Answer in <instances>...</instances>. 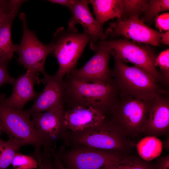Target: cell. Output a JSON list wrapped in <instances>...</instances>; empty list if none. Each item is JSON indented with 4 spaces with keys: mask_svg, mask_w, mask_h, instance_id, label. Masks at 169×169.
<instances>
[{
    "mask_svg": "<svg viewBox=\"0 0 169 169\" xmlns=\"http://www.w3.org/2000/svg\"><path fill=\"white\" fill-rule=\"evenodd\" d=\"M114 59L113 76L120 94L149 100L166 93L159 81L144 70L136 66H128L120 60Z\"/></svg>",
    "mask_w": 169,
    "mask_h": 169,
    "instance_id": "2",
    "label": "cell"
},
{
    "mask_svg": "<svg viewBox=\"0 0 169 169\" xmlns=\"http://www.w3.org/2000/svg\"><path fill=\"white\" fill-rule=\"evenodd\" d=\"M93 7L95 19L102 25L105 22L117 18L121 20L123 9L122 0H88Z\"/></svg>",
    "mask_w": 169,
    "mask_h": 169,
    "instance_id": "18",
    "label": "cell"
},
{
    "mask_svg": "<svg viewBox=\"0 0 169 169\" xmlns=\"http://www.w3.org/2000/svg\"><path fill=\"white\" fill-rule=\"evenodd\" d=\"M88 0H74L70 8L72 16L68 24V27H75L77 23L81 24L84 33L90 38L91 48L99 41L106 40L107 37L103 32L102 25L92 16L88 8Z\"/></svg>",
    "mask_w": 169,
    "mask_h": 169,
    "instance_id": "13",
    "label": "cell"
},
{
    "mask_svg": "<svg viewBox=\"0 0 169 169\" xmlns=\"http://www.w3.org/2000/svg\"><path fill=\"white\" fill-rule=\"evenodd\" d=\"M23 35L20 44H14L15 52L18 54V62L27 70L47 74L44 65L48 55L54 50L52 42L48 44L40 41L34 33L28 27L26 17L24 13L20 14Z\"/></svg>",
    "mask_w": 169,
    "mask_h": 169,
    "instance_id": "5",
    "label": "cell"
},
{
    "mask_svg": "<svg viewBox=\"0 0 169 169\" xmlns=\"http://www.w3.org/2000/svg\"><path fill=\"white\" fill-rule=\"evenodd\" d=\"M160 42H161L163 44L169 45V30L167 31L165 33H163Z\"/></svg>",
    "mask_w": 169,
    "mask_h": 169,
    "instance_id": "34",
    "label": "cell"
},
{
    "mask_svg": "<svg viewBox=\"0 0 169 169\" xmlns=\"http://www.w3.org/2000/svg\"><path fill=\"white\" fill-rule=\"evenodd\" d=\"M98 42L108 47L114 57L133 63L161 82L160 74L155 65L156 55L152 49L125 39L105 40Z\"/></svg>",
    "mask_w": 169,
    "mask_h": 169,
    "instance_id": "6",
    "label": "cell"
},
{
    "mask_svg": "<svg viewBox=\"0 0 169 169\" xmlns=\"http://www.w3.org/2000/svg\"><path fill=\"white\" fill-rule=\"evenodd\" d=\"M4 94H0V125L2 132L9 139L23 146L33 145L35 149L48 147L49 143L41 135L32 124L31 115L26 110L15 109L4 101Z\"/></svg>",
    "mask_w": 169,
    "mask_h": 169,
    "instance_id": "3",
    "label": "cell"
},
{
    "mask_svg": "<svg viewBox=\"0 0 169 169\" xmlns=\"http://www.w3.org/2000/svg\"><path fill=\"white\" fill-rule=\"evenodd\" d=\"M150 100L119 93L111 110L120 123L129 129L138 131L144 128Z\"/></svg>",
    "mask_w": 169,
    "mask_h": 169,
    "instance_id": "9",
    "label": "cell"
},
{
    "mask_svg": "<svg viewBox=\"0 0 169 169\" xmlns=\"http://www.w3.org/2000/svg\"><path fill=\"white\" fill-rule=\"evenodd\" d=\"M51 154L54 158L55 169H66L61 162L58 155L54 151L52 152Z\"/></svg>",
    "mask_w": 169,
    "mask_h": 169,
    "instance_id": "31",
    "label": "cell"
},
{
    "mask_svg": "<svg viewBox=\"0 0 169 169\" xmlns=\"http://www.w3.org/2000/svg\"><path fill=\"white\" fill-rule=\"evenodd\" d=\"M12 164L15 168L20 167L23 169H35L38 166L37 160L34 157L18 152L16 154Z\"/></svg>",
    "mask_w": 169,
    "mask_h": 169,
    "instance_id": "27",
    "label": "cell"
},
{
    "mask_svg": "<svg viewBox=\"0 0 169 169\" xmlns=\"http://www.w3.org/2000/svg\"><path fill=\"white\" fill-rule=\"evenodd\" d=\"M68 76L64 81V103L67 102L70 107H90L104 113L112 109L118 99L119 92L114 79L107 83H87Z\"/></svg>",
    "mask_w": 169,
    "mask_h": 169,
    "instance_id": "1",
    "label": "cell"
},
{
    "mask_svg": "<svg viewBox=\"0 0 169 169\" xmlns=\"http://www.w3.org/2000/svg\"><path fill=\"white\" fill-rule=\"evenodd\" d=\"M97 51L82 67L74 69L67 75L77 80L87 83L112 82L113 72L108 66L111 54L110 50L105 45L97 42L91 48Z\"/></svg>",
    "mask_w": 169,
    "mask_h": 169,
    "instance_id": "7",
    "label": "cell"
},
{
    "mask_svg": "<svg viewBox=\"0 0 169 169\" xmlns=\"http://www.w3.org/2000/svg\"><path fill=\"white\" fill-rule=\"evenodd\" d=\"M24 0H0V26L11 18H14Z\"/></svg>",
    "mask_w": 169,
    "mask_h": 169,
    "instance_id": "22",
    "label": "cell"
},
{
    "mask_svg": "<svg viewBox=\"0 0 169 169\" xmlns=\"http://www.w3.org/2000/svg\"><path fill=\"white\" fill-rule=\"evenodd\" d=\"M51 154L47 151L43 152L41 158L38 160L40 169H55L50 161Z\"/></svg>",
    "mask_w": 169,
    "mask_h": 169,
    "instance_id": "30",
    "label": "cell"
},
{
    "mask_svg": "<svg viewBox=\"0 0 169 169\" xmlns=\"http://www.w3.org/2000/svg\"><path fill=\"white\" fill-rule=\"evenodd\" d=\"M165 94H160L150 100L144 128L160 131L168 127L169 100Z\"/></svg>",
    "mask_w": 169,
    "mask_h": 169,
    "instance_id": "17",
    "label": "cell"
},
{
    "mask_svg": "<svg viewBox=\"0 0 169 169\" xmlns=\"http://www.w3.org/2000/svg\"><path fill=\"white\" fill-rule=\"evenodd\" d=\"M158 169H169V158L168 156L164 157L161 161Z\"/></svg>",
    "mask_w": 169,
    "mask_h": 169,
    "instance_id": "33",
    "label": "cell"
},
{
    "mask_svg": "<svg viewBox=\"0 0 169 169\" xmlns=\"http://www.w3.org/2000/svg\"><path fill=\"white\" fill-rule=\"evenodd\" d=\"M145 0H122L124 14L129 17L143 13L148 2Z\"/></svg>",
    "mask_w": 169,
    "mask_h": 169,
    "instance_id": "26",
    "label": "cell"
},
{
    "mask_svg": "<svg viewBox=\"0 0 169 169\" xmlns=\"http://www.w3.org/2000/svg\"><path fill=\"white\" fill-rule=\"evenodd\" d=\"M41 81L46 84L44 88L39 93L33 105L26 110L31 116L64 105L65 86L63 79L55 74L50 75L47 74Z\"/></svg>",
    "mask_w": 169,
    "mask_h": 169,
    "instance_id": "12",
    "label": "cell"
},
{
    "mask_svg": "<svg viewBox=\"0 0 169 169\" xmlns=\"http://www.w3.org/2000/svg\"><path fill=\"white\" fill-rule=\"evenodd\" d=\"M64 105H62L31 115V121L34 126L49 143L59 135L64 127Z\"/></svg>",
    "mask_w": 169,
    "mask_h": 169,
    "instance_id": "16",
    "label": "cell"
},
{
    "mask_svg": "<svg viewBox=\"0 0 169 169\" xmlns=\"http://www.w3.org/2000/svg\"><path fill=\"white\" fill-rule=\"evenodd\" d=\"M104 169H151L145 164L133 158L120 159Z\"/></svg>",
    "mask_w": 169,
    "mask_h": 169,
    "instance_id": "24",
    "label": "cell"
},
{
    "mask_svg": "<svg viewBox=\"0 0 169 169\" xmlns=\"http://www.w3.org/2000/svg\"><path fill=\"white\" fill-rule=\"evenodd\" d=\"M136 148L140 156L146 161H151L159 156L162 151L161 140L154 136H148L141 140Z\"/></svg>",
    "mask_w": 169,
    "mask_h": 169,
    "instance_id": "19",
    "label": "cell"
},
{
    "mask_svg": "<svg viewBox=\"0 0 169 169\" xmlns=\"http://www.w3.org/2000/svg\"><path fill=\"white\" fill-rule=\"evenodd\" d=\"M38 72L27 70L26 73L15 79L11 95L4 98L5 102L15 109L22 110L26 104L36 99L39 93L34 91L33 86L40 83Z\"/></svg>",
    "mask_w": 169,
    "mask_h": 169,
    "instance_id": "15",
    "label": "cell"
},
{
    "mask_svg": "<svg viewBox=\"0 0 169 169\" xmlns=\"http://www.w3.org/2000/svg\"><path fill=\"white\" fill-rule=\"evenodd\" d=\"M156 27L161 33L162 31L169 30V13H166L157 15L155 18Z\"/></svg>",
    "mask_w": 169,
    "mask_h": 169,
    "instance_id": "29",
    "label": "cell"
},
{
    "mask_svg": "<svg viewBox=\"0 0 169 169\" xmlns=\"http://www.w3.org/2000/svg\"><path fill=\"white\" fill-rule=\"evenodd\" d=\"M88 146L70 151L65 157L69 169H104L120 159L110 152Z\"/></svg>",
    "mask_w": 169,
    "mask_h": 169,
    "instance_id": "10",
    "label": "cell"
},
{
    "mask_svg": "<svg viewBox=\"0 0 169 169\" xmlns=\"http://www.w3.org/2000/svg\"><path fill=\"white\" fill-rule=\"evenodd\" d=\"M105 120L98 125L81 131L77 138V142L103 150H115L121 147L122 142L118 132L112 124Z\"/></svg>",
    "mask_w": 169,
    "mask_h": 169,
    "instance_id": "11",
    "label": "cell"
},
{
    "mask_svg": "<svg viewBox=\"0 0 169 169\" xmlns=\"http://www.w3.org/2000/svg\"><path fill=\"white\" fill-rule=\"evenodd\" d=\"M104 114L91 107L83 106L71 107L64 111V127L74 131H82L102 123Z\"/></svg>",
    "mask_w": 169,
    "mask_h": 169,
    "instance_id": "14",
    "label": "cell"
},
{
    "mask_svg": "<svg viewBox=\"0 0 169 169\" xmlns=\"http://www.w3.org/2000/svg\"><path fill=\"white\" fill-rule=\"evenodd\" d=\"M48 1L53 3L66 6L70 9L74 3V0H50Z\"/></svg>",
    "mask_w": 169,
    "mask_h": 169,
    "instance_id": "32",
    "label": "cell"
},
{
    "mask_svg": "<svg viewBox=\"0 0 169 169\" xmlns=\"http://www.w3.org/2000/svg\"><path fill=\"white\" fill-rule=\"evenodd\" d=\"M14 19H10L0 26V58L9 60L13 57L15 52L11 35V25Z\"/></svg>",
    "mask_w": 169,
    "mask_h": 169,
    "instance_id": "20",
    "label": "cell"
},
{
    "mask_svg": "<svg viewBox=\"0 0 169 169\" xmlns=\"http://www.w3.org/2000/svg\"><path fill=\"white\" fill-rule=\"evenodd\" d=\"M1 132H2V129L1 126V125H0V135Z\"/></svg>",
    "mask_w": 169,
    "mask_h": 169,
    "instance_id": "35",
    "label": "cell"
},
{
    "mask_svg": "<svg viewBox=\"0 0 169 169\" xmlns=\"http://www.w3.org/2000/svg\"><path fill=\"white\" fill-rule=\"evenodd\" d=\"M155 66H159L161 70L160 73L161 82L168 84L169 80V49L162 52L156 57Z\"/></svg>",
    "mask_w": 169,
    "mask_h": 169,
    "instance_id": "25",
    "label": "cell"
},
{
    "mask_svg": "<svg viewBox=\"0 0 169 169\" xmlns=\"http://www.w3.org/2000/svg\"><path fill=\"white\" fill-rule=\"evenodd\" d=\"M169 10V0H151L148 1L143 12L141 20L144 22L150 20L159 13Z\"/></svg>",
    "mask_w": 169,
    "mask_h": 169,
    "instance_id": "23",
    "label": "cell"
},
{
    "mask_svg": "<svg viewBox=\"0 0 169 169\" xmlns=\"http://www.w3.org/2000/svg\"><path fill=\"white\" fill-rule=\"evenodd\" d=\"M90 41L89 36L84 32H79L75 27L67 29L61 27L57 29L52 42L59 64L55 74L57 77L63 79L65 75L75 69L79 59Z\"/></svg>",
    "mask_w": 169,
    "mask_h": 169,
    "instance_id": "4",
    "label": "cell"
},
{
    "mask_svg": "<svg viewBox=\"0 0 169 169\" xmlns=\"http://www.w3.org/2000/svg\"><path fill=\"white\" fill-rule=\"evenodd\" d=\"M107 37L122 36L135 41L154 46L159 45L163 33L146 25L139 16L128 17L111 23L105 33Z\"/></svg>",
    "mask_w": 169,
    "mask_h": 169,
    "instance_id": "8",
    "label": "cell"
},
{
    "mask_svg": "<svg viewBox=\"0 0 169 169\" xmlns=\"http://www.w3.org/2000/svg\"><path fill=\"white\" fill-rule=\"evenodd\" d=\"M9 60L0 58V87L6 84H13L15 79L9 74L7 65Z\"/></svg>",
    "mask_w": 169,
    "mask_h": 169,
    "instance_id": "28",
    "label": "cell"
},
{
    "mask_svg": "<svg viewBox=\"0 0 169 169\" xmlns=\"http://www.w3.org/2000/svg\"><path fill=\"white\" fill-rule=\"evenodd\" d=\"M22 146L10 139L5 141L0 138V169H6L12 164L16 154Z\"/></svg>",
    "mask_w": 169,
    "mask_h": 169,
    "instance_id": "21",
    "label": "cell"
},
{
    "mask_svg": "<svg viewBox=\"0 0 169 169\" xmlns=\"http://www.w3.org/2000/svg\"><path fill=\"white\" fill-rule=\"evenodd\" d=\"M15 169H22V168L20 167H18L17 168H15Z\"/></svg>",
    "mask_w": 169,
    "mask_h": 169,
    "instance_id": "36",
    "label": "cell"
}]
</instances>
